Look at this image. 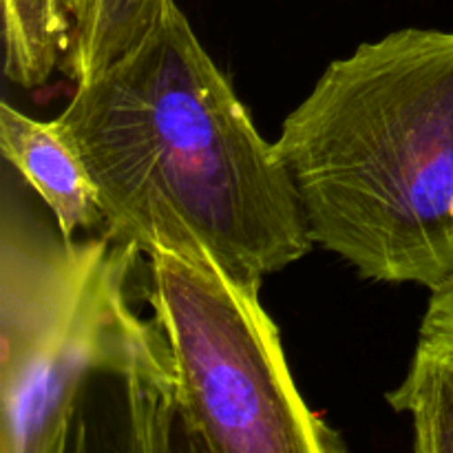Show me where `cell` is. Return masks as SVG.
Masks as SVG:
<instances>
[{"label": "cell", "instance_id": "1", "mask_svg": "<svg viewBox=\"0 0 453 453\" xmlns=\"http://www.w3.org/2000/svg\"><path fill=\"white\" fill-rule=\"evenodd\" d=\"M56 124L115 242L211 259L252 286L312 250L277 146L175 0L135 49L75 84Z\"/></svg>", "mask_w": 453, "mask_h": 453}, {"label": "cell", "instance_id": "2", "mask_svg": "<svg viewBox=\"0 0 453 453\" xmlns=\"http://www.w3.org/2000/svg\"><path fill=\"white\" fill-rule=\"evenodd\" d=\"M274 146L312 242L363 279L453 274V31L398 29L330 62Z\"/></svg>", "mask_w": 453, "mask_h": 453}, {"label": "cell", "instance_id": "3", "mask_svg": "<svg viewBox=\"0 0 453 453\" xmlns=\"http://www.w3.org/2000/svg\"><path fill=\"white\" fill-rule=\"evenodd\" d=\"M142 255L106 233L69 242L4 199L0 453L78 449L80 411L97 380L127 396L133 449H171L175 363L157 321L131 305Z\"/></svg>", "mask_w": 453, "mask_h": 453}, {"label": "cell", "instance_id": "4", "mask_svg": "<svg viewBox=\"0 0 453 453\" xmlns=\"http://www.w3.org/2000/svg\"><path fill=\"white\" fill-rule=\"evenodd\" d=\"M259 290L211 259L149 255L146 301L171 348L190 445L215 453L345 451L341 434L301 396Z\"/></svg>", "mask_w": 453, "mask_h": 453}, {"label": "cell", "instance_id": "5", "mask_svg": "<svg viewBox=\"0 0 453 453\" xmlns=\"http://www.w3.org/2000/svg\"><path fill=\"white\" fill-rule=\"evenodd\" d=\"M0 150L42 197L62 237L71 242L78 233L104 228L96 188L56 119L40 122L3 102Z\"/></svg>", "mask_w": 453, "mask_h": 453}, {"label": "cell", "instance_id": "6", "mask_svg": "<svg viewBox=\"0 0 453 453\" xmlns=\"http://www.w3.org/2000/svg\"><path fill=\"white\" fill-rule=\"evenodd\" d=\"M429 292L411 367L388 403L414 420V451L453 453V274Z\"/></svg>", "mask_w": 453, "mask_h": 453}, {"label": "cell", "instance_id": "7", "mask_svg": "<svg viewBox=\"0 0 453 453\" xmlns=\"http://www.w3.org/2000/svg\"><path fill=\"white\" fill-rule=\"evenodd\" d=\"M4 75L22 88L42 87L62 66L75 22L62 0H3Z\"/></svg>", "mask_w": 453, "mask_h": 453}, {"label": "cell", "instance_id": "8", "mask_svg": "<svg viewBox=\"0 0 453 453\" xmlns=\"http://www.w3.org/2000/svg\"><path fill=\"white\" fill-rule=\"evenodd\" d=\"M171 0H97L78 25L62 71L75 84L135 49L150 34Z\"/></svg>", "mask_w": 453, "mask_h": 453}, {"label": "cell", "instance_id": "9", "mask_svg": "<svg viewBox=\"0 0 453 453\" xmlns=\"http://www.w3.org/2000/svg\"><path fill=\"white\" fill-rule=\"evenodd\" d=\"M62 3H65L66 12H69V16L73 18L75 29H78V25L88 16V12H91L93 4H96L97 0H62Z\"/></svg>", "mask_w": 453, "mask_h": 453}]
</instances>
